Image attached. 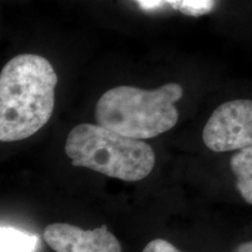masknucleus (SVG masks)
<instances>
[{"label": "nucleus", "mask_w": 252, "mask_h": 252, "mask_svg": "<svg viewBox=\"0 0 252 252\" xmlns=\"http://www.w3.org/2000/svg\"><path fill=\"white\" fill-rule=\"evenodd\" d=\"M58 75L48 60L21 54L6 63L0 74V140L26 139L52 117Z\"/></svg>", "instance_id": "f257e3e1"}, {"label": "nucleus", "mask_w": 252, "mask_h": 252, "mask_svg": "<svg viewBox=\"0 0 252 252\" xmlns=\"http://www.w3.org/2000/svg\"><path fill=\"white\" fill-rule=\"evenodd\" d=\"M143 252H181L176 249L174 245L161 238H156L151 241L146 247L144 248Z\"/></svg>", "instance_id": "1a4fd4ad"}, {"label": "nucleus", "mask_w": 252, "mask_h": 252, "mask_svg": "<svg viewBox=\"0 0 252 252\" xmlns=\"http://www.w3.org/2000/svg\"><path fill=\"white\" fill-rule=\"evenodd\" d=\"M230 168L236 178L238 193L252 204V146L239 150L230 159Z\"/></svg>", "instance_id": "423d86ee"}, {"label": "nucleus", "mask_w": 252, "mask_h": 252, "mask_svg": "<svg viewBox=\"0 0 252 252\" xmlns=\"http://www.w3.org/2000/svg\"><path fill=\"white\" fill-rule=\"evenodd\" d=\"M184 14L200 17L210 13L216 5V0H163Z\"/></svg>", "instance_id": "6e6552de"}, {"label": "nucleus", "mask_w": 252, "mask_h": 252, "mask_svg": "<svg viewBox=\"0 0 252 252\" xmlns=\"http://www.w3.org/2000/svg\"><path fill=\"white\" fill-rule=\"evenodd\" d=\"M202 139L214 152L252 146V100L235 99L220 104L208 119Z\"/></svg>", "instance_id": "20e7f679"}, {"label": "nucleus", "mask_w": 252, "mask_h": 252, "mask_svg": "<svg viewBox=\"0 0 252 252\" xmlns=\"http://www.w3.org/2000/svg\"><path fill=\"white\" fill-rule=\"evenodd\" d=\"M137 1H138V4H139L143 8L153 9V8L158 7V6L160 5V2H161L162 0H137Z\"/></svg>", "instance_id": "9d476101"}, {"label": "nucleus", "mask_w": 252, "mask_h": 252, "mask_svg": "<svg viewBox=\"0 0 252 252\" xmlns=\"http://www.w3.org/2000/svg\"><path fill=\"white\" fill-rule=\"evenodd\" d=\"M232 252H252V241L239 244Z\"/></svg>", "instance_id": "9b49d317"}, {"label": "nucleus", "mask_w": 252, "mask_h": 252, "mask_svg": "<svg viewBox=\"0 0 252 252\" xmlns=\"http://www.w3.org/2000/svg\"><path fill=\"white\" fill-rule=\"evenodd\" d=\"M71 165L86 167L123 181H140L156 165L149 144L97 124H80L69 132L64 146Z\"/></svg>", "instance_id": "7ed1b4c3"}, {"label": "nucleus", "mask_w": 252, "mask_h": 252, "mask_svg": "<svg viewBox=\"0 0 252 252\" xmlns=\"http://www.w3.org/2000/svg\"><path fill=\"white\" fill-rule=\"evenodd\" d=\"M43 239L55 252H122V245L108 226L83 230L68 223H53L43 230Z\"/></svg>", "instance_id": "39448f33"}, {"label": "nucleus", "mask_w": 252, "mask_h": 252, "mask_svg": "<svg viewBox=\"0 0 252 252\" xmlns=\"http://www.w3.org/2000/svg\"><path fill=\"white\" fill-rule=\"evenodd\" d=\"M37 244L39 239L30 232L4 225L0 229L1 252H35Z\"/></svg>", "instance_id": "0eeeda50"}, {"label": "nucleus", "mask_w": 252, "mask_h": 252, "mask_svg": "<svg viewBox=\"0 0 252 252\" xmlns=\"http://www.w3.org/2000/svg\"><path fill=\"white\" fill-rule=\"evenodd\" d=\"M184 96L178 83L153 90L131 86L112 88L104 93L94 110L97 124L134 139H150L175 126L179 111L175 103Z\"/></svg>", "instance_id": "f03ea898"}]
</instances>
